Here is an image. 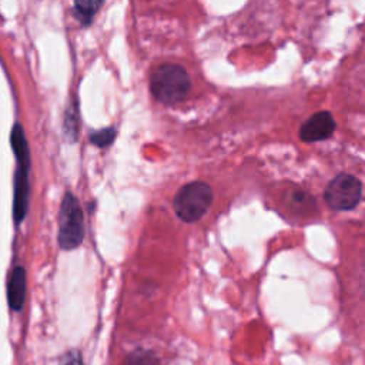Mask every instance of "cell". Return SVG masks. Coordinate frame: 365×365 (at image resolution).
<instances>
[{"instance_id":"1","label":"cell","mask_w":365,"mask_h":365,"mask_svg":"<svg viewBox=\"0 0 365 365\" xmlns=\"http://www.w3.org/2000/svg\"><path fill=\"white\" fill-rule=\"evenodd\" d=\"M191 88V80L184 67L174 63L158 66L150 77V91L165 106L181 103Z\"/></svg>"},{"instance_id":"2","label":"cell","mask_w":365,"mask_h":365,"mask_svg":"<svg viewBox=\"0 0 365 365\" xmlns=\"http://www.w3.org/2000/svg\"><path fill=\"white\" fill-rule=\"evenodd\" d=\"M212 197V190L207 182L192 181L177 191L173 200V208L184 222H195L207 212Z\"/></svg>"},{"instance_id":"3","label":"cell","mask_w":365,"mask_h":365,"mask_svg":"<svg viewBox=\"0 0 365 365\" xmlns=\"http://www.w3.org/2000/svg\"><path fill=\"white\" fill-rule=\"evenodd\" d=\"M84 238L83 211L76 195L67 191L61 200L58 212V245L61 250L77 248Z\"/></svg>"},{"instance_id":"4","label":"cell","mask_w":365,"mask_h":365,"mask_svg":"<svg viewBox=\"0 0 365 365\" xmlns=\"http://www.w3.org/2000/svg\"><path fill=\"white\" fill-rule=\"evenodd\" d=\"M362 197V182L352 174L339 173L325 187L324 200L335 211H348L358 205Z\"/></svg>"},{"instance_id":"5","label":"cell","mask_w":365,"mask_h":365,"mask_svg":"<svg viewBox=\"0 0 365 365\" xmlns=\"http://www.w3.org/2000/svg\"><path fill=\"white\" fill-rule=\"evenodd\" d=\"M335 120L329 111H318L308 117L299 128V138L305 143L328 140L335 131Z\"/></svg>"},{"instance_id":"6","label":"cell","mask_w":365,"mask_h":365,"mask_svg":"<svg viewBox=\"0 0 365 365\" xmlns=\"http://www.w3.org/2000/svg\"><path fill=\"white\" fill-rule=\"evenodd\" d=\"M14 174V192H13V218L19 224L26 217L29 208V168L30 164H17Z\"/></svg>"},{"instance_id":"7","label":"cell","mask_w":365,"mask_h":365,"mask_svg":"<svg viewBox=\"0 0 365 365\" xmlns=\"http://www.w3.org/2000/svg\"><path fill=\"white\" fill-rule=\"evenodd\" d=\"M7 299L13 311H20L26 299V271L23 267H16L7 281Z\"/></svg>"},{"instance_id":"8","label":"cell","mask_w":365,"mask_h":365,"mask_svg":"<svg viewBox=\"0 0 365 365\" xmlns=\"http://www.w3.org/2000/svg\"><path fill=\"white\" fill-rule=\"evenodd\" d=\"M10 143H11V148H13L14 157L17 160V164H30L29 144H27L23 127L19 123H16L11 128Z\"/></svg>"},{"instance_id":"9","label":"cell","mask_w":365,"mask_h":365,"mask_svg":"<svg viewBox=\"0 0 365 365\" xmlns=\"http://www.w3.org/2000/svg\"><path fill=\"white\" fill-rule=\"evenodd\" d=\"M106 0H74V13L83 26L93 21L96 13L101 9Z\"/></svg>"},{"instance_id":"10","label":"cell","mask_w":365,"mask_h":365,"mask_svg":"<svg viewBox=\"0 0 365 365\" xmlns=\"http://www.w3.org/2000/svg\"><path fill=\"white\" fill-rule=\"evenodd\" d=\"M123 365H160V361L153 351L138 348L127 355Z\"/></svg>"},{"instance_id":"11","label":"cell","mask_w":365,"mask_h":365,"mask_svg":"<svg viewBox=\"0 0 365 365\" xmlns=\"http://www.w3.org/2000/svg\"><path fill=\"white\" fill-rule=\"evenodd\" d=\"M115 135H117V130L114 127L100 128L90 134V143L96 147L104 148V147H108L114 141Z\"/></svg>"},{"instance_id":"12","label":"cell","mask_w":365,"mask_h":365,"mask_svg":"<svg viewBox=\"0 0 365 365\" xmlns=\"http://www.w3.org/2000/svg\"><path fill=\"white\" fill-rule=\"evenodd\" d=\"M60 365H83L81 354L78 351H76V349L66 352L64 356L61 358Z\"/></svg>"}]
</instances>
